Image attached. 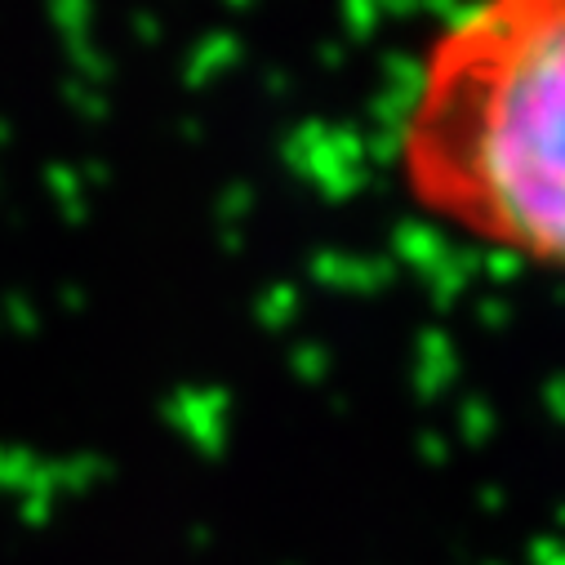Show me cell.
Wrapping results in <instances>:
<instances>
[{
	"label": "cell",
	"instance_id": "obj_1",
	"mask_svg": "<svg viewBox=\"0 0 565 565\" xmlns=\"http://www.w3.org/2000/svg\"><path fill=\"white\" fill-rule=\"evenodd\" d=\"M396 174L446 232L565 276V0H463L428 36Z\"/></svg>",
	"mask_w": 565,
	"mask_h": 565
}]
</instances>
